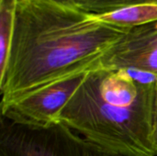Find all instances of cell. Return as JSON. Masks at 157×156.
<instances>
[{
  "instance_id": "cell-1",
  "label": "cell",
  "mask_w": 157,
  "mask_h": 156,
  "mask_svg": "<svg viewBox=\"0 0 157 156\" xmlns=\"http://www.w3.org/2000/svg\"><path fill=\"white\" fill-rule=\"evenodd\" d=\"M128 30L78 8L18 0L9 56L0 72L1 104L98 68Z\"/></svg>"
},
{
  "instance_id": "cell-2",
  "label": "cell",
  "mask_w": 157,
  "mask_h": 156,
  "mask_svg": "<svg viewBox=\"0 0 157 156\" xmlns=\"http://www.w3.org/2000/svg\"><path fill=\"white\" fill-rule=\"evenodd\" d=\"M155 84H143L127 70L93 69L57 121L116 153L155 156L152 138Z\"/></svg>"
},
{
  "instance_id": "cell-3",
  "label": "cell",
  "mask_w": 157,
  "mask_h": 156,
  "mask_svg": "<svg viewBox=\"0 0 157 156\" xmlns=\"http://www.w3.org/2000/svg\"><path fill=\"white\" fill-rule=\"evenodd\" d=\"M0 121V156H127L81 137L61 121L33 126L3 116Z\"/></svg>"
},
{
  "instance_id": "cell-4",
  "label": "cell",
  "mask_w": 157,
  "mask_h": 156,
  "mask_svg": "<svg viewBox=\"0 0 157 156\" xmlns=\"http://www.w3.org/2000/svg\"><path fill=\"white\" fill-rule=\"evenodd\" d=\"M87 73H83L47 84L12 101L1 104V116L33 126H47L57 118Z\"/></svg>"
},
{
  "instance_id": "cell-5",
  "label": "cell",
  "mask_w": 157,
  "mask_h": 156,
  "mask_svg": "<svg viewBox=\"0 0 157 156\" xmlns=\"http://www.w3.org/2000/svg\"><path fill=\"white\" fill-rule=\"evenodd\" d=\"M98 68L157 74V21L130 29L102 57Z\"/></svg>"
},
{
  "instance_id": "cell-6",
  "label": "cell",
  "mask_w": 157,
  "mask_h": 156,
  "mask_svg": "<svg viewBox=\"0 0 157 156\" xmlns=\"http://www.w3.org/2000/svg\"><path fill=\"white\" fill-rule=\"evenodd\" d=\"M96 16L107 24L130 29L157 21V4H139Z\"/></svg>"
},
{
  "instance_id": "cell-7",
  "label": "cell",
  "mask_w": 157,
  "mask_h": 156,
  "mask_svg": "<svg viewBox=\"0 0 157 156\" xmlns=\"http://www.w3.org/2000/svg\"><path fill=\"white\" fill-rule=\"evenodd\" d=\"M18 0H0V72L7 62Z\"/></svg>"
},
{
  "instance_id": "cell-8",
  "label": "cell",
  "mask_w": 157,
  "mask_h": 156,
  "mask_svg": "<svg viewBox=\"0 0 157 156\" xmlns=\"http://www.w3.org/2000/svg\"><path fill=\"white\" fill-rule=\"evenodd\" d=\"M149 0H86L80 7V10L93 15H100L115 11L117 9L148 3Z\"/></svg>"
},
{
  "instance_id": "cell-9",
  "label": "cell",
  "mask_w": 157,
  "mask_h": 156,
  "mask_svg": "<svg viewBox=\"0 0 157 156\" xmlns=\"http://www.w3.org/2000/svg\"><path fill=\"white\" fill-rule=\"evenodd\" d=\"M152 138L153 143L157 151V81L155 84V97L153 104V114H152Z\"/></svg>"
},
{
  "instance_id": "cell-10",
  "label": "cell",
  "mask_w": 157,
  "mask_h": 156,
  "mask_svg": "<svg viewBox=\"0 0 157 156\" xmlns=\"http://www.w3.org/2000/svg\"><path fill=\"white\" fill-rule=\"evenodd\" d=\"M53 5L65 6V7H71V8H78L86 1V0H42Z\"/></svg>"
},
{
  "instance_id": "cell-11",
  "label": "cell",
  "mask_w": 157,
  "mask_h": 156,
  "mask_svg": "<svg viewBox=\"0 0 157 156\" xmlns=\"http://www.w3.org/2000/svg\"><path fill=\"white\" fill-rule=\"evenodd\" d=\"M148 3H155V4H157V0H149Z\"/></svg>"
}]
</instances>
